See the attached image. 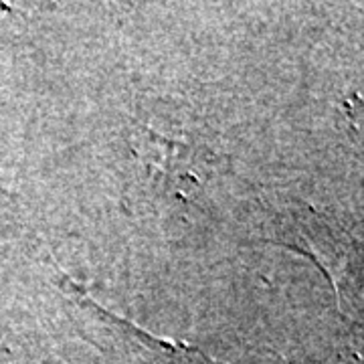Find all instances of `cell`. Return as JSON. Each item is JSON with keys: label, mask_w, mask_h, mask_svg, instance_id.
<instances>
[{"label": "cell", "mask_w": 364, "mask_h": 364, "mask_svg": "<svg viewBox=\"0 0 364 364\" xmlns=\"http://www.w3.org/2000/svg\"><path fill=\"white\" fill-rule=\"evenodd\" d=\"M136 136V150L140 156L146 158L148 166L160 168V172H168L170 176L181 181H200V172H196V152L188 150L184 144L170 142L162 136L152 132L140 130Z\"/></svg>", "instance_id": "obj_1"}]
</instances>
